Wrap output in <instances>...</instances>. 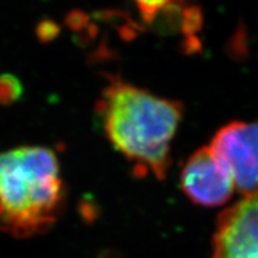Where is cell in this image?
Here are the masks:
<instances>
[{
  "instance_id": "cell-1",
  "label": "cell",
  "mask_w": 258,
  "mask_h": 258,
  "mask_svg": "<svg viewBox=\"0 0 258 258\" xmlns=\"http://www.w3.org/2000/svg\"><path fill=\"white\" fill-rule=\"evenodd\" d=\"M96 109L115 150L152 171L158 179L165 178L170 143L182 117V104L112 77Z\"/></svg>"
},
{
  "instance_id": "cell-2",
  "label": "cell",
  "mask_w": 258,
  "mask_h": 258,
  "mask_svg": "<svg viewBox=\"0 0 258 258\" xmlns=\"http://www.w3.org/2000/svg\"><path fill=\"white\" fill-rule=\"evenodd\" d=\"M66 186L55 152L22 146L0 154V231L27 239L49 231L63 212Z\"/></svg>"
},
{
  "instance_id": "cell-3",
  "label": "cell",
  "mask_w": 258,
  "mask_h": 258,
  "mask_svg": "<svg viewBox=\"0 0 258 258\" xmlns=\"http://www.w3.org/2000/svg\"><path fill=\"white\" fill-rule=\"evenodd\" d=\"M230 171L234 185L244 196L258 189V122H232L213 138L211 146Z\"/></svg>"
},
{
  "instance_id": "cell-4",
  "label": "cell",
  "mask_w": 258,
  "mask_h": 258,
  "mask_svg": "<svg viewBox=\"0 0 258 258\" xmlns=\"http://www.w3.org/2000/svg\"><path fill=\"white\" fill-rule=\"evenodd\" d=\"M212 258H258V189L221 213Z\"/></svg>"
},
{
  "instance_id": "cell-5",
  "label": "cell",
  "mask_w": 258,
  "mask_h": 258,
  "mask_svg": "<svg viewBox=\"0 0 258 258\" xmlns=\"http://www.w3.org/2000/svg\"><path fill=\"white\" fill-rule=\"evenodd\" d=\"M180 182L191 201L207 207L224 205L235 189L230 171L211 147L200 148L189 157Z\"/></svg>"
},
{
  "instance_id": "cell-6",
  "label": "cell",
  "mask_w": 258,
  "mask_h": 258,
  "mask_svg": "<svg viewBox=\"0 0 258 258\" xmlns=\"http://www.w3.org/2000/svg\"><path fill=\"white\" fill-rule=\"evenodd\" d=\"M24 93L23 84L12 73L0 74V105L15 104Z\"/></svg>"
},
{
  "instance_id": "cell-7",
  "label": "cell",
  "mask_w": 258,
  "mask_h": 258,
  "mask_svg": "<svg viewBox=\"0 0 258 258\" xmlns=\"http://www.w3.org/2000/svg\"><path fill=\"white\" fill-rule=\"evenodd\" d=\"M60 25L53 19H43L36 27V36L41 43H49L54 41L60 35Z\"/></svg>"
},
{
  "instance_id": "cell-8",
  "label": "cell",
  "mask_w": 258,
  "mask_h": 258,
  "mask_svg": "<svg viewBox=\"0 0 258 258\" xmlns=\"http://www.w3.org/2000/svg\"><path fill=\"white\" fill-rule=\"evenodd\" d=\"M66 24L71 30L82 31L89 27V17L82 10H73L67 15Z\"/></svg>"
},
{
  "instance_id": "cell-9",
  "label": "cell",
  "mask_w": 258,
  "mask_h": 258,
  "mask_svg": "<svg viewBox=\"0 0 258 258\" xmlns=\"http://www.w3.org/2000/svg\"><path fill=\"white\" fill-rule=\"evenodd\" d=\"M80 213L85 221H93L96 219V205L91 202H83L80 207Z\"/></svg>"
}]
</instances>
